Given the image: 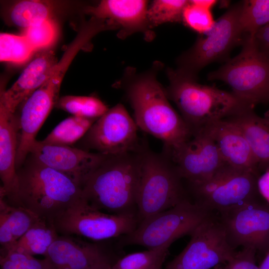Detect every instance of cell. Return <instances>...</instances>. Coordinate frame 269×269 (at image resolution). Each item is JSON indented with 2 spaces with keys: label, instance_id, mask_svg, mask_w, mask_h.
Returning a JSON list of instances; mask_svg holds the SVG:
<instances>
[{
  "label": "cell",
  "instance_id": "obj_7",
  "mask_svg": "<svg viewBox=\"0 0 269 269\" xmlns=\"http://www.w3.org/2000/svg\"><path fill=\"white\" fill-rule=\"evenodd\" d=\"M213 212L185 199L174 207L141 221L132 233L120 237L118 245H136L147 249L159 248L190 235Z\"/></svg>",
  "mask_w": 269,
  "mask_h": 269
},
{
  "label": "cell",
  "instance_id": "obj_31",
  "mask_svg": "<svg viewBox=\"0 0 269 269\" xmlns=\"http://www.w3.org/2000/svg\"><path fill=\"white\" fill-rule=\"evenodd\" d=\"M35 51L23 35L3 33L0 35V61L22 63L27 60Z\"/></svg>",
  "mask_w": 269,
  "mask_h": 269
},
{
  "label": "cell",
  "instance_id": "obj_20",
  "mask_svg": "<svg viewBox=\"0 0 269 269\" xmlns=\"http://www.w3.org/2000/svg\"><path fill=\"white\" fill-rule=\"evenodd\" d=\"M202 129L213 139L226 164L259 175L258 162L245 137L237 127L224 119Z\"/></svg>",
  "mask_w": 269,
  "mask_h": 269
},
{
  "label": "cell",
  "instance_id": "obj_13",
  "mask_svg": "<svg viewBox=\"0 0 269 269\" xmlns=\"http://www.w3.org/2000/svg\"><path fill=\"white\" fill-rule=\"evenodd\" d=\"M137 126L122 104L109 109L83 137L84 150L114 156L139 150Z\"/></svg>",
  "mask_w": 269,
  "mask_h": 269
},
{
  "label": "cell",
  "instance_id": "obj_35",
  "mask_svg": "<svg viewBox=\"0 0 269 269\" xmlns=\"http://www.w3.org/2000/svg\"><path fill=\"white\" fill-rule=\"evenodd\" d=\"M256 251L253 248H243L226 263L213 269H259L256 264Z\"/></svg>",
  "mask_w": 269,
  "mask_h": 269
},
{
  "label": "cell",
  "instance_id": "obj_9",
  "mask_svg": "<svg viewBox=\"0 0 269 269\" xmlns=\"http://www.w3.org/2000/svg\"><path fill=\"white\" fill-rule=\"evenodd\" d=\"M241 5L242 1L232 5L209 31L198 37L194 45L178 58L177 70L197 79L203 68L226 59L235 46L242 44L244 36L239 23Z\"/></svg>",
  "mask_w": 269,
  "mask_h": 269
},
{
  "label": "cell",
  "instance_id": "obj_32",
  "mask_svg": "<svg viewBox=\"0 0 269 269\" xmlns=\"http://www.w3.org/2000/svg\"><path fill=\"white\" fill-rule=\"evenodd\" d=\"M182 22L190 29L201 35L213 27L215 20L211 9L188 0L183 12Z\"/></svg>",
  "mask_w": 269,
  "mask_h": 269
},
{
  "label": "cell",
  "instance_id": "obj_5",
  "mask_svg": "<svg viewBox=\"0 0 269 269\" xmlns=\"http://www.w3.org/2000/svg\"><path fill=\"white\" fill-rule=\"evenodd\" d=\"M254 38L245 36L239 54L208 75L210 80L228 85L232 93L252 109L269 103V58L259 50Z\"/></svg>",
  "mask_w": 269,
  "mask_h": 269
},
{
  "label": "cell",
  "instance_id": "obj_27",
  "mask_svg": "<svg viewBox=\"0 0 269 269\" xmlns=\"http://www.w3.org/2000/svg\"><path fill=\"white\" fill-rule=\"evenodd\" d=\"M239 23L244 36H254L262 27L269 23V0L242 1Z\"/></svg>",
  "mask_w": 269,
  "mask_h": 269
},
{
  "label": "cell",
  "instance_id": "obj_29",
  "mask_svg": "<svg viewBox=\"0 0 269 269\" xmlns=\"http://www.w3.org/2000/svg\"><path fill=\"white\" fill-rule=\"evenodd\" d=\"M188 3L185 0H153L147 12L149 28L166 23L182 22L183 12Z\"/></svg>",
  "mask_w": 269,
  "mask_h": 269
},
{
  "label": "cell",
  "instance_id": "obj_19",
  "mask_svg": "<svg viewBox=\"0 0 269 269\" xmlns=\"http://www.w3.org/2000/svg\"><path fill=\"white\" fill-rule=\"evenodd\" d=\"M148 1L144 0H104L86 11L93 17L108 20L120 28L118 36L126 38L136 32H143L149 38L147 12Z\"/></svg>",
  "mask_w": 269,
  "mask_h": 269
},
{
  "label": "cell",
  "instance_id": "obj_25",
  "mask_svg": "<svg viewBox=\"0 0 269 269\" xmlns=\"http://www.w3.org/2000/svg\"><path fill=\"white\" fill-rule=\"evenodd\" d=\"M50 2L41 0H21L10 8L8 17L13 25L26 29L51 19Z\"/></svg>",
  "mask_w": 269,
  "mask_h": 269
},
{
  "label": "cell",
  "instance_id": "obj_39",
  "mask_svg": "<svg viewBox=\"0 0 269 269\" xmlns=\"http://www.w3.org/2000/svg\"><path fill=\"white\" fill-rule=\"evenodd\" d=\"M259 268V269H269V250Z\"/></svg>",
  "mask_w": 269,
  "mask_h": 269
},
{
  "label": "cell",
  "instance_id": "obj_41",
  "mask_svg": "<svg viewBox=\"0 0 269 269\" xmlns=\"http://www.w3.org/2000/svg\"><path fill=\"white\" fill-rule=\"evenodd\" d=\"M164 261H162L156 264L155 266H154L151 269H162V264L163 263Z\"/></svg>",
  "mask_w": 269,
  "mask_h": 269
},
{
  "label": "cell",
  "instance_id": "obj_26",
  "mask_svg": "<svg viewBox=\"0 0 269 269\" xmlns=\"http://www.w3.org/2000/svg\"><path fill=\"white\" fill-rule=\"evenodd\" d=\"M97 119L75 116L69 117L60 123L42 141L69 146L83 137Z\"/></svg>",
  "mask_w": 269,
  "mask_h": 269
},
{
  "label": "cell",
  "instance_id": "obj_33",
  "mask_svg": "<svg viewBox=\"0 0 269 269\" xmlns=\"http://www.w3.org/2000/svg\"><path fill=\"white\" fill-rule=\"evenodd\" d=\"M23 35L36 50L48 47L54 42L57 35V26L50 19L25 29Z\"/></svg>",
  "mask_w": 269,
  "mask_h": 269
},
{
  "label": "cell",
  "instance_id": "obj_21",
  "mask_svg": "<svg viewBox=\"0 0 269 269\" xmlns=\"http://www.w3.org/2000/svg\"><path fill=\"white\" fill-rule=\"evenodd\" d=\"M57 62L52 51L40 52L8 89H1L0 102L10 112L15 113L18 108L45 83Z\"/></svg>",
  "mask_w": 269,
  "mask_h": 269
},
{
  "label": "cell",
  "instance_id": "obj_37",
  "mask_svg": "<svg viewBox=\"0 0 269 269\" xmlns=\"http://www.w3.org/2000/svg\"><path fill=\"white\" fill-rule=\"evenodd\" d=\"M257 186L261 196L269 204V169L259 176Z\"/></svg>",
  "mask_w": 269,
  "mask_h": 269
},
{
  "label": "cell",
  "instance_id": "obj_22",
  "mask_svg": "<svg viewBox=\"0 0 269 269\" xmlns=\"http://www.w3.org/2000/svg\"><path fill=\"white\" fill-rule=\"evenodd\" d=\"M225 119L244 134L258 162L260 172L269 169V110L261 117L253 109H244Z\"/></svg>",
  "mask_w": 269,
  "mask_h": 269
},
{
  "label": "cell",
  "instance_id": "obj_12",
  "mask_svg": "<svg viewBox=\"0 0 269 269\" xmlns=\"http://www.w3.org/2000/svg\"><path fill=\"white\" fill-rule=\"evenodd\" d=\"M217 214L233 248H252L265 256L269 250V204L263 198L240 203Z\"/></svg>",
  "mask_w": 269,
  "mask_h": 269
},
{
  "label": "cell",
  "instance_id": "obj_38",
  "mask_svg": "<svg viewBox=\"0 0 269 269\" xmlns=\"http://www.w3.org/2000/svg\"><path fill=\"white\" fill-rule=\"evenodd\" d=\"M194 3L201 6L202 7H205L206 8L211 9L215 5L217 1L215 0H191Z\"/></svg>",
  "mask_w": 269,
  "mask_h": 269
},
{
  "label": "cell",
  "instance_id": "obj_8",
  "mask_svg": "<svg viewBox=\"0 0 269 269\" xmlns=\"http://www.w3.org/2000/svg\"><path fill=\"white\" fill-rule=\"evenodd\" d=\"M139 221L136 213L110 214L96 209L82 197L54 221L59 235L101 242L132 233Z\"/></svg>",
  "mask_w": 269,
  "mask_h": 269
},
{
  "label": "cell",
  "instance_id": "obj_30",
  "mask_svg": "<svg viewBox=\"0 0 269 269\" xmlns=\"http://www.w3.org/2000/svg\"><path fill=\"white\" fill-rule=\"evenodd\" d=\"M171 244L167 243L157 248L121 257L112 266V269H151L164 261Z\"/></svg>",
  "mask_w": 269,
  "mask_h": 269
},
{
  "label": "cell",
  "instance_id": "obj_36",
  "mask_svg": "<svg viewBox=\"0 0 269 269\" xmlns=\"http://www.w3.org/2000/svg\"><path fill=\"white\" fill-rule=\"evenodd\" d=\"M254 38L259 50L269 58V23L260 28Z\"/></svg>",
  "mask_w": 269,
  "mask_h": 269
},
{
  "label": "cell",
  "instance_id": "obj_3",
  "mask_svg": "<svg viewBox=\"0 0 269 269\" xmlns=\"http://www.w3.org/2000/svg\"><path fill=\"white\" fill-rule=\"evenodd\" d=\"M16 174L21 206L52 223L81 197V187L74 180L30 154Z\"/></svg>",
  "mask_w": 269,
  "mask_h": 269
},
{
  "label": "cell",
  "instance_id": "obj_1",
  "mask_svg": "<svg viewBox=\"0 0 269 269\" xmlns=\"http://www.w3.org/2000/svg\"><path fill=\"white\" fill-rule=\"evenodd\" d=\"M162 67L157 62L142 73L129 67L119 86L134 110L137 127L162 140L165 150H171L188 140L192 133L170 104L165 88L157 79Z\"/></svg>",
  "mask_w": 269,
  "mask_h": 269
},
{
  "label": "cell",
  "instance_id": "obj_14",
  "mask_svg": "<svg viewBox=\"0 0 269 269\" xmlns=\"http://www.w3.org/2000/svg\"><path fill=\"white\" fill-rule=\"evenodd\" d=\"M166 151L182 178L189 184L205 180L226 164L214 141L204 129L194 132L179 147Z\"/></svg>",
  "mask_w": 269,
  "mask_h": 269
},
{
  "label": "cell",
  "instance_id": "obj_40",
  "mask_svg": "<svg viewBox=\"0 0 269 269\" xmlns=\"http://www.w3.org/2000/svg\"><path fill=\"white\" fill-rule=\"evenodd\" d=\"M113 264L110 263H105L97 265L89 269H112Z\"/></svg>",
  "mask_w": 269,
  "mask_h": 269
},
{
  "label": "cell",
  "instance_id": "obj_2",
  "mask_svg": "<svg viewBox=\"0 0 269 269\" xmlns=\"http://www.w3.org/2000/svg\"><path fill=\"white\" fill-rule=\"evenodd\" d=\"M142 149L107 155L85 178L81 197L93 207L106 213L137 214Z\"/></svg>",
  "mask_w": 269,
  "mask_h": 269
},
{
  "label": "cell",
  "instance_id": "obj_24",
  "mask_svg": "<svg viewBox=\"0 0 269 269\" xmlns=\"http://www.w3.org/2000/svg\"><path fill=\"white\" fill-rule=\"evenodd\" d=\"M58 236L52 223L40 218L7 253L17 252L32 256L42 255L45 257L49 248Z\"/></svg>",
  "mask_w": 269,
  "mask_h": 269
},
{
  "label": "cell",
  "instance_id": "obj_15",
  "mask_svg": "<svg viewBox=\"0 0 269 269\" xmlns=\"http://www.w3.org/2000/svg\"><path fill=\"white\" fill-rule=\"evenodd\" d=\"M111 247L99 242L59 235L45 257L50 269H89L105 263L113 265L120 256Z\"/></svg>",
  "mask_w": 269,
  "mask_h": 269
},
{
  "label": "cell",
  "instance_id": "obj_10",
  "mask_svg": "<svg viewBox=\"0 0 269 269\" xmlns=\"http://www.w3.org/2000/svg\"><path fill=\"white\" fill-rule=\"evenodd\" d=\"M259 177L225 164L205 180L190 184L193 202L217 212L240 203L262 198L257 186Z\"/></svg>",
  "mask_w": 269,
  "mask_h": 269
},
{
  "label": "cell",
  "instance_id": "obj_11",
  "mask_svg": "<svg viewBox=\"0 0 269 269\" xmlns=\"http://www.w3.org/2000/svg\"><path fill=\"white\" fill-rule=\"evenodd\" d=\"M190 236L187 246L165 269H213L226 263L237 252L229 243L225 228L214 212Z\"/></svg>",
  "mask_w": 269,
  "mask_h": 269
},
{
  "label": "cell",
  "instance_id": "obj_23",
  "mask_svg": "<svg viewBox=\"0 0 269 269\" xmlns=\"http://www.w3.org/2000/svg\"><path fill=\"white\" fill-rule=\"evenodd\" d=\"M40 218L26 208L11 205L0 197V255L6 253Z\"/></svg>",
  "mask_w": 269,
  "mask_h": 269
},
{
  "label": "cell",
  "instance_id": "obj_6",
  "mask_svg": "<svg viewBox=\"0 0 269 269\" xmlns=\"http://www.w3.org/2000/svg\"><path fill=\"white\" fill-rule=\"evenodd\" d=\"M182 179L168 155L162 156L143 148L137 200L139 223L188 198Z\"/></svg>",
  "mask_w": 269,
  "mask_h": 269
},
{
  "label": "cell",
  "instance_id": "obj_34",
  "mask_svg": "<svg viewBox=\"0 0 269 269\" xmlns=\"http://www.w3.org/2000/svg\"><path fill=\"white\" fill-rule=\"evenodd\" d=\"M0 269H50L47 259L17 252H8L0 256Z\"/></svg>",
  "mask_w": 269,
  "mask_h": 269
},
{
  "label": "cell",
  "instance_id": "obj_4",
  "mask_svg": "<svg viewBox=\"0 0 269 269\" xmlns=\"http://www.w3.org/2000/svg\"><path fill=\"white\" fill-rule=\"evenodd\" d=\"M166 74L169 80L165 88L167 96L176 105L192 134L243 109L251 108L232 92L200 84L196 79L176 69L168 68Z\"/></svg>",
  "mask_w": 269,
  "mask_h": 269
},
{
  "label": "cell",
  "instance_id": "obj_18",
  "mask_svg": "<svg viewBox=\"0 0 269 269\" xmlns=\"http://www.w3.org/2000/svg\"><path fill=\"white\" fill-rule=\"evenodd\" d=\"M18 125L15 113L0 102V197L12 206H21L18 195L15 159Z\"/></svg>",
  "mask_w": 269,
  "mask_h": 269
},
{
  "label": "cell",
  "instance_id": "obj_28",
  "mask_svg": "<svg viewBox=\"0 0 269 269\" xmlns=\"http://www.w3.org/2000/svg\"><path fill=\"white\" fill-rule=\"evenodd\" d=\"M55 106L75 116L98 119L108 110L99 99L92 96H65Z\"/></svg>",
  "mask_w": 269,
  "mask_h": 269
},
{
  "label": "cell",
  "instance_id": "obj_17",
  "mask_svg": "<svg viewBox=\"0 0 269 269\" xmlns=\"http://www.w3.org/2000/svg\"><path fill=\"white\" fill-rule=\"evenodd\" d=\"M29 154L42 164L69 176L81 187L88 174L107 156L68 145L47 144L36 140Z\"/></svg>",
  "mask_w": 269,
  "mask_h": 269
},
{
  "label": "cell",
  "instance_id": "obj_16",
  "mask_svg": "<svg viewBox=\"0 0 269 269\" xmlns=\"http://www.w3.org/2000/svg\"><path fill=\"white\" fill-rule=\"evenodd\" d=\"M60 88L55 83L46 81L20 106V113L16 114L18 125L16 170L24 162L37 132L58 101Z\"/></svg>",
  "mask_w": 269,
  "mask_h": 269
}]
</instances>
